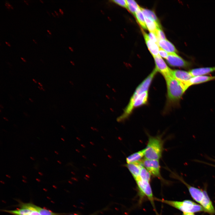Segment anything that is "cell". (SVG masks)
Listing matches in <instances>:
<instances>
[{
    "mask_svg": "<svg viewBox=\"0 0 215 215\" xmlns=\"http://www.w3.org/2000/svg\"><path fill=\"white\" fill-rule=\"evenodd\" d=\"M164 78L167 86L168 101L171 104H176L189 87L176 79L172 74Z\"/></svg>",
    "mask_w": 215,
    "mask_h": 215,
    "instance_id": "cell-1",
    "label": "cell"
},
{
    "mask_svg": "<svg viewBox=\"0 0 215 215\" xmlns=\"http://www.w3.org/2000/svg\"><path fill=\"white\" fill-rule=\"evenodd\" d=\"M163 144L164 141L160 136L149 135L147 145L145 148V158L159 160L162 156Z\"/></svg>",
    "mask_w": 215,
    "mask_h": 215,
    "instance_id": "cell-2",
    "label": "cell"
},
{
    "mask_svg": "<svg viewBox=\"0 0 215 215\" xmlns=\"http://www.w3.org/2000/svg\"><path fill=\"white\" fill-rule=\"evenodd\" d=\"M156 199L176 208L183 213H194L200 212H205V209L201 205L189 200L179 201L159 199Z\"/></svg>",
    "mask_w": 215,
    "mask_h": 215,
    "instance_id": "cell-3",
    "label": "cell"
},
{
    "mask_svg": "<svg viewBox=\"0 0 215 215\" xmlns=\"http://www.w3.org/2000/svg\"><path fill=\"white\" fill-rule=\"evenodd\" d=\"M151 83L149 79H145L139 85L131 98L123 113L117 118V120L118 122L123 121L129 116L133 110V105L136 97L143 92L148 91Z\"/></svg>",
    "mask_w": 215,
    "mask_h": 215,
    "instance_id": "cell-4",
    "label": "cell"
},
{
    "mask_svg": "<svg viewBox=\"0 0 215 215\" xmlns=\"http://www.w3.org/2000/svg\"><path fill=\"white\" fill-rule=\"evenodd\" d=\"M166 60L168 63L172 67L189 69L193 64L192 62L185 60L176 53H168Z\"/></svg>",
    "mask_w": 215,
    "mask_h": 215,
    "instance_id": "cell-5",
    "label": "cell"
},
{
    "mask_svg": "<svg viewBox=\"0 0 215 215\" xmlns=\"http://www.w3.org/2000/svg\"><path fill=\"white\" fill-rule=\"evenodd\" d=\"M135 181L140 195L142 196H146L153 204L154 198L150 182L142 179L140 177Z\"/></svg>",
    "mask_w": 215,
    "mask_h": 215,
    "instance_id": "cell-6",
    "label": "cell"
},
{
    "mask_svg": "<svg viewBox=\"0 0 215 215\" xmlns=\"http://www.w3.org/2000/svg\"><path fill=\"white\" fill-rule=\"evenodd\" d=\"M143 166L151 175L159 179L162 180L160 171L159 160H151L145 158L142 160Z\"/></svg>",
    "mask_w": 215,
    "mask_h": 215,
    "instance_id": "cell-7",
    "label": "cell"
},
{
    "mask_svg": "<svg viewBox=\"0 0 215 215\" xmlns=\"http://www.w3.org/2000/svg\"><path fill=\"white\" fill-rule=\"evenodd\" d=\"M174 175L175 177L186 186L193 199L200 204L204 196V190L191 185L186 182L181 177L176 174Z\"/></svg>",
    "mask_w": 215,
    "mask_h": 215,
    "instance_id": "cell-8",
    "label": "cell"
},
{
    "mask_svg": "<svg viewBox=\"0 0 215 215\" xmlns=\"http://www.w3.org/2000/svg\"><path fill=\"white\" fill-rule=\"evenodd\" d=\"M155 64V69L162 75L164 77L172 74V70L169 67L159 55L153 57Z\"/></svg>",
    "mask_w": 215,
    "mask_h": 215,
    "instance_id": "cell-9",
    "label": "cell"
},
{
    "mask_svg": "<svg viewBox=\"0 0 215 215\" xmlns=\"http://www.w3.org/2000/svg\"><path fill=\"white\" fill-rule=\"evenodd\" d=\"M173 76L179 81L188 85L190 80L193 77L189 71L179 70H172Z\"/></svg>",
    "mask_w": 215,
    "mask_h": 215,
    "instance_id": "cell-10",
    "label": "cell"
},
{
    "mask_svg": "<svg viewBox=\"0 0 215 215\" xmlns=\"http://www.w3.org/2000/svg\"><path fill=\"white\" fill-rule=\"evenodd\" d=\"M125 166L128 168L135 180L140 177L141 170L144 167L142 160L133 163H127Z\"/></svg>",
    "mask_w": 215,
    "mask_h": 215,
    "instance_id": "cell-11",
    "label": "cell"
},
{
    "mask_svg": "<svg viewBox=\"0 0 215 215\" xmlns=\"http://www.w3.org/2000/svg\"><path fill=\"white\" fill-rule=\"evenodd\" d=\"M204 196L200 203L205 209V212L211 215L215 214V209L206 191L204 190Z\"/></svg>",
    "mask_w": 215,
    "mask_h": 215,
    "instance_id": "cell-12",
    "label": "cell"
},
{
    "mask_svg": "<svg viewBox=\"0 0 215 215\" xmlns=\"http://www.w3.org/2000/svg\"><path fill=\"white\" fill-rule=\"evenodd\" d=\"M142 31L148 48L153 57L159 55V46L150 39L148 35L142 29Z\"/></svg>",
    "mask_w": 215,
    "mask_h": 215,
    "instance_id": "cell-13",
    "label": "cell"
},
{
    "mask_svg": "<svg viewBox=\"0 0 215 215\" xmlns=\"http://www.w3.org/2000/svg\"><path fill=\"white\" fill-rule=\"evenodd\" d=\"M193 77L205 75L215 71V66L194 68L188 71Z\"/></svg>",
    "mask_w": 215,
    "mask_h": 215,
    "instance_id": "cell-14",
    "label": "cell"
},
{
    "mask_svg": "<svg viewBox=\"0 0 215 215\" xmlns=\"http://www.w3.org/2000/svg\"><path fill=\"white\" fill-rule=\"evenodd\" d=\"M215 79V76L206 75L193 77L189 81L188 85L190 87L193 85L199 84Z\"/></svg>",
    "mask_w": 215,
    "mask_h": 215,
    "instance_id": "cell-15",
    "label": "cell"
},
{
    "mask_svg": "<svg viewBox=\"0 0 215 215\" xmlns=\"http://www.w3.org/2000/svg\"><path fill=\"white\" fill-rule=\"evenodd\" d=\"M158 45L159 47L168 53H177L178 52V50L175 46L167 39L159 40V42Z\"/></svg>",
    "mask_w": 215,
    "mask_h": 215,
    "instance_id": "cell-16",
    "label": "cell"
},
{
    "mask_svg": "<svg viewBox=\"0 0 215 215\" xmlns=\"http://www.w3.org/2000/svg\"><path fill=\"white\" fill-rule=\"evenodd\" d=\"M148 98V91H145L138 95L136 98L133 105V109L145 105Z\"/></svg>",
    "mask_w": 215,
    "mask_h": 215,
    "instance_id": "cell-17",
    "label": "cell"
},
{
    "mask_svg": "<svg viewBox=\"0 0 215 215\" xmlns=\"http://www.w3.org/2000/svg\"><path fill=\"white\" fill-rule=\"evenodd\" d=\"M145 148L134 153L126 158L127 163H133L140 161L145 155Z\"/></svg>",
    "mask_w": 215,
    "mask_h": 215,
    "instance_id": "cell-18",
    "label": "cell"
},
{
    "mask_svg": "<svg viewBox=\"0 0 215 215\" xmlns=\"http://www.w3.org/2000/svg\"><path fill=\"white\" fill-rule=\"evenodd\" d=\"M144 17L147 28L150 32L153 33L156 35V30L158 28L160 27V25L157 24L150 18L146 16Z\"/></svg>",
    "mask_w": 215,
    "mask_h": 215,
    "instance_id": "cell-19",
    "label": "cell"
},
{
    "mask_svg": "<svg viewBox=\"0 0 215 215\" xmlns=\"http://www.w3.org/2000/svg\"><path fill=\"white\" fill-rule=\"evenodd\" d=\"M135 17L141 26L144 29H146L147 28L146 24L145 17L140 7L137 9L136 11Z\"/></svg>",
    "mask_w": 215,
    "mask_h": 215,
    "instance_id": "cell-20",
    "label": "cell"
},
{
    "mask_svg": "<svg viewBox=\"0 0 215 215\" xmlns=\"http://www.w3.org/2000/svg\"><path fill=\"white\" fill-rule=\"evenodd\" d=\"M144 16H146L152 19L158 24L160 25L159 20L155 13L153 11L140 7Z\"/></svg>",
    "mask_w": 215,
    "mask_h": 215,
    "instance_id": "cell-21",
    "label": "cell"
},
{
    "mask_svg": "<svg viewBox=\"0 0 215 215\" xmlns=\"http://www.w3.org/2000/svg\"><path fill=\"white\" fill-rule=\"evenodd\" d=\"M126 1L128 4V9L135 16L136 11L139 6L134 0H126Z\"/></svg>",
    "mask_w": 215,
    "mask_h": 215,
    "instance_id": "cell-22",
    "label": "cell"
},
{
    "mask_svg": "<svg viewBox=\"0 0 215 215\" xmlns=\"http://www.w3.org/2000/svg\"><path fill=\"white\" fill-rule=\"evenodd\" d=\"M151 175L150 173L145 168L142 167L140 174V178L141 179L150 182Z\"/></svg>",
    "mask_w": 215,
    "mask_h": 215,
    "instance_id": "cell-23",
    "label": "cell"
},
{
    "mask_svg": "<svg viewBox=\"0 0 215 215\" xmlns=\"http://www.w3.org/2000/svg\"><path fill=\"white\" fill-rule=\"evenodd\" d=\"M36 208L40 215H59V214L53 212L49 210L36 205Z\"/></svg>",
    "mask_w": 215,
    "mask_h": 215,
    "instance_id": "cell-24",
    "label": "cell"
},
{
    "mask_svg": "<svg viewBox=\"0 0 215 215\" xmlns=\"http://www.w3.org/2000/svg\"><path fill=\"white\" fill-rule=\"evenodd\" d=\"M156 35L159 41L161 40L166 39L165 35L160 28H158L156 31Z\"/></svg>",
    "mask_w": 215,
    "mask_h": 215,
    "instance_id": "cell-25",
    "label": "cell"
},
{
    "mask_svg": "<svg viewBox=\"0 0 215 215\" xmlns=\"http://www.w3.org/2000/svg\"><path fill=\"white\" fill-rule=\"evenodd\" d=\"M113 2L128 9V4L125 0H114L112 1Z\"/></svg>",
    "mask_w": 215,
    "mask_h": 215,
    "instance_id": "cell-26",
    "label": "cell"
},
{
    "mask_svg": "<svg viewBox=\"0 0 215 215\" xmlns=\"http://www.w3.org/2000/svg\"><path fill=\"white\" fill-rule=\"evenodd\" d=\"M159 55L161 57H162L166 59L168 57V53L166 51L159 47Z\"/></svg>",
    "mask_w": 215,
    "mask_h": 215,
    "instance_id": "cell-27",
    "label": "cell"
},
{
    "mask_svg": "<svg viewBox=\"0 0 215 215\" xmlns=\"http://www.w3.org/2000/svg\"><path fill=\"white\" fill-rule=\"evenodd\" d=\"M150 39L158 46L159 40L156 35L153 33L150 32L148 35Z\"/></svg>",
    "mask_w": 215,
    "mask_h": 215,
    "instance_id": "cell-28",
    "label": "cell"
},
{
    "mask_svg": "<svg viewBox=\"0 0 215 215\" xmlns=\"http://www.w3.org/2000/svg\"><path fill=\"white\" fill-rule=\"evenodd\" d=\"M183 215H195L194 213L191 212L183 213Z\"/></svg>",
    "mask_w": 215,
    "mask_h": 215,
    "instance_id": "cell-29",
    "label": "cell"
},
{
    "mask_svg": "<svg viewBox=\"0 0 215 215\" xmlns=\"http://www.w3.org/2000/svg\"><path fill=\"white\" fill-rule=\"evenodd\" d=\"M211 159V160H212V161H214V162H215V159ZM203 163H205V164H207V165H210L211 166H213V167H215V165H213V164H209V163H206V162H203Z\"/></svg>",
    "mask_w": 215,
    "mask_h": 215,
    "instance_id": "cell-30",
    "label": "cell"
},
{
    "mask_svg": "<svg viewBox=\"0 0 215 215\" xmlns=\"http://www.w3.org/2000/svg\"><path fill=\"white\" fill-rule=\"evenodd\" d=\"M5 44H7L8 46H9V47H10V44H9V43H8V42H5Z\"/></svg>",
    "mask_w": 215,
    "mask_h": 215,
    "instance_id": "cell-31",
    "label": "cell"
},
{
    "mask_svg": "<svg viewBox=\"0 0 215 215\" xmlns=\"http://www.w3.org/2000/svg\"><path fill=\"white\" fill-rule=\"evenodd\" d=\"M21 59H22V60L23 62H26V60H25L23 58H22V57H21Z\"/></svg>",
    "mask_w": 215,
    "mask_h": 215,
    "instance_id": "cell-32",
    "label": "cell"
},
{
    "mask_svg": "<svg viewBox=\"0 0 215 215\" xmlns=\"http://www.w3.org/2000/svg\"><path fill=\"white\" fill-rule=\"evenodd\" d=\"M23 113L26 116H29L26 113L24 112Z\"/></svg>",
    "mask_w": 215,
    "mask_h": 215,
    "instance_id": "cell-33",
    "label": "cell"
},
{
    "mask_svg": "<svg viewBox=\"0 0 215 215\" xmlns=\"http://www.w3.org/2000/svg\"><path fill=\"white\" fill-rule=\"evenodd\" d=\"M3 119L6 121H8V119H7L5 117H3Z\"/></svg>",
    "mask_w": 215,
    "mask_h": 215,
    "instance_id": "cell-34",
    "label": "cell"
},
{
    "mask_svg": "<svg viewBox=\"0 0 215 215\" xmlns=\"http://www.w3.org/2000/svg\"><path fill=\"white\" fill-rule=\"evenodd\" d=\"M33 81L34 82V83H37V81L34 79H33Z\"/></svg>",
    "mask_w": 215,
    "mask_h": 215,
    "instance_id": "cell-35",
    "label": "cell"
},
{
    "mask_svg": "<svg viewBox=\"0 0 215 215\" xmlns=\"http://www.w3.org/2000/svg\"><path fill=\"white\" fill-rule=\"evenodd\" d=\"M29 99L31 102H33V101L31 99L29 98Z\"/></svg>",
    "mask_w": 215,
    "mask_h": 215,
    "instance_id": "cell-36",
    "label": "cell"
},
{
    "mask_svg": "<svg viewBox=\"0 0 215 215\" xmlns=\"http://www.w3.org/2000/svg\"><path fill=\"white\" fill-rule=\"evenodd\" d=\"M38 84L40 85V86H41V87H42V85L41 83H40V82H38Z\"/></svg>",
    "mask_w": 215,
    "mask_h": 215,
    "instance_id": "cell-37",
    "label": "cell"
},
{
    "mask_svg": "<svg viewBox=\"0 0 215 215\" xmlns=\"http://www.w3.org/2000/svg\"><path fill=\"white\" fill-rule=\"evenodd\" d=\"M30 158L31 159H32V160H35L33 158V157H30Z\"/></svg>",
    "mask_w": 215,
    "mask_h": 215,
    "instance_id": "cell-38",
    "label": "cell"
},
{
    "mask_svg": "<svg viewBox=\"0 0 215 215\" xmlns=\"http://www.w3.org/2000/svg\"><path fill=\"white\" fill-rule=\"evenodd\" d=\"M47 32H48V33H49L50 34V35L51 34V33H50V32L48 30H47Z\"/></svg>",
    "mask_w": 215,
    "mask_h": 215,
    "instance_id": "cell-39",
    "label": "cell"
},
{
    "mask_svg": "<svg viewBox=\"0 0 215 215\" xmlns=\"http://www.w3.org/2000/svg\"><path fill=\"white\" fill-rule=\"evenodd\" d=\"M0 107L1 108H4V107H3L2 106V105H0Z\"/></svg>",
    "mask_w": 215,
    "mask_h": 215,
    "instance_id": "cell-40",
    "label": "cell"
},
{
    "mask_svg": "<svg viewBox=\"0 0 215 215\" xmlns=\"http://www.w3.org/2000/svg\"><path fill=\"white\" fill-rule=\"evenodd\" d=\"M41 88L42 90L44 91H45L44 89L42 87H41Z\"/></svg>",
    "mask_w": 215,
    "mask_h": 215,
    "instance_id": "cell-41",
    "label": "cell"
},
{
    "mask_svg": "<svg viewBox=\"0 0 215 215\" xmlns=\"http://www.w3.org/2000/svg\"><path fill=\"white\" fill-rule=\"evenodd\" d=\"M38 88L40 90H42V89H41V87H39V86H38Z\"/></svg>",
    "mask_w": 215,
    "mask_h": 215,
    "instance_id": "cell-42",
    "label": "cell"
},
{
    "mask_svg": "<svg viewBox=\"0 0 215 215\" xmlns=\"http://www.w3.org/2000/svg\"><path fill=\"white\" fill-rule=\"evenodd\" d=\"M55 153H56L57 154H58V152H56V151H54Z\"/></svg>",
    "mask_w": 215,
    "mask_h": 215,
    "instance_id": "cell-43",
    "label": "cell"
},
{
    "mask_svg": "<svg viewBox=\"0 0 215 215\" xmlns=\"http://www.w3.org/2000/svg\"><path fill=\"white\" fill-rule=\"evenodd\" d=\"M24 2L27 4V5H28V4L27 3V2H26V1H25L24 0Z\"/></svg>",
    "mask_w": 215,
    "mask_h": 215,
    "instance_id": "cell-44",
    "label": "cell"
},
{
    "mask_svg": "<svg viewBox=\"0 0 215 215\" xmlns=\"http://www.w3.org/2000/svg\"><path fill=\"white\" fill-rule=\"evenodd\" d=\"M33 41L36 44H37L36 42L35 41V40L34 39H33Z\"/></svg>",
    "mask_w": 215,
    "mask_h": 215,
    "instance_id": "cell-45",
    "label": "cell"
},
{
    "mask_svg": "<svg viewBox=\"0 0 215 215\" xmlns=\"http://www.w3.org/2000/svg\"><path fill=\"white\" fill-rule=\"evenodd\" d=\"M44 159H45L46 160H47V161H48V159L47 158H46V157H45V158H44Z\"/></svg>",
    "mask_w": 215,
    "mask_h": 215,
    "instance_id": "cell-46",
    "label": "cell"
},
{
    "mask_svg": "<svg viewBox=\"0 0 215 215\" xmlns=\"http://www.w3.org/2000/svg\"><path fill=\"white\" fill-rule=\"evenodd\" d=\"M54 11L55 13H56V15H57L58 16V13H57V12L55 11Z\"/></svg>",
    "mask_w": 215,
    "mask_h": 215,
    "instance_id": "cell-47",
    "label": "cell"
},
{
    "mask_svg": "<svg viewBox=\"0 0 215 215\" xmlns=\"http://www.w3.org/2000/svg\"><path fill=\"white\" fill-rule=\"evenodd\" d=\"M51 13L54 17H56L54 15V14L53 13Z\"/></svg>",
    "mask_w": 215,
    "mask_h": 215,
    "instance_id": "cell-48",
    "label": "cell"
},
{
    "mask_svg": "<svg viewBox=\"0 0 215 215\" xmlns=\"http://www.w3.org/2000/svg\"><path fill=\"white\" fill-rule=\"evenodd\" d=\"M39 174H40V175H42V173H40V172H39Z\"/></svg>",
    "mask_w": 215,
    "mask_h": 215,
    "instance_id": "cell-49",
    "label": "cell"
},
{
    "mask_svg": "<svg viewBox=\"0 0 215 215\" xmlns=\"http://www.w3.org/2000/svg\"><path fill=\"white\" fill-rule=\"evenodd\" d=\"M40 1L42 3H43V1H42V0H40Z\"/></svg>",
    "mask_w": 215,
    "mask_h": 215,
    "instance_id": "cell-50",
    "label": "cell"
},
{
    "mask_svg": "<svg viewBox=\"0 0 215 215\" xmlns=\"http://www.w3.org/2000/svg\"><path fill=\"white\" fill-rule=\"evenodd\" d=\"M57 162H58V163H59L61 164V162H59V161H57Z\"/></svg>",
    "mask_w": 215,
    "mask_h": 215,
    "instance_id": "cell-51",
    "label": "cell"
},
{
    "mask_svg": "<svg viewBox=\"0 0 215 215\" xmlns=\"http://www.w3.org/2000/svg\"><path fill=\"white\" fill-rule=\"evenodd\" d=\"M47 13H48V14H49L50 16V14L48 13V12H47Z\"/></svg>",
    "mask_w": 215,
    "mask_h": 215,
    "instance_id": "cell-52",
    "label": "cell"
},
{
    "mask_svg": "<svg viewBox=\"0 0 215 215\" xmlns=\"http://www.w3.org/2000/svg\"><path fill=\"white\" fill-rule=\"evenodd\" d=\"M75 215V214H71V215Z\"/></svg>",
    "mask_w": 215,
    "mask_h": 215,
    "instance_id": "cell-53",
    "label": "cell"
},
{
    "mask_svg": "<svg viewBox=\"0 0 215 215\" xmlns=\"http://www.w3.org/2000/svg\"><path fill=\"white\" fill-rule=\"evenodd\" d=\"M0 112H1V110H0Z\"/></svg>",
    "mask_w": 215,
    "mask_h": 215,
    "instance_id": "cell-54",
    "label": "cell"
},
{
    "mask_svg": "<svg viewBox=\"0 0 215 215\" xmlns=\"http://www.w3.org/2000/svg\"><path fill=\"white\" fill-rule=\"evenodd\" d=\"M157 215H159V214H157Z\"/></svg>",
    "mask_w": 215,
    "mask_h": 215,
    "instance_id": "cell-55",
    "label": "cell"
}]
</instances>
